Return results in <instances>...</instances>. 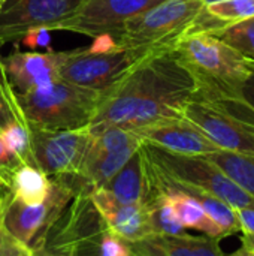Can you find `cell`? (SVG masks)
<instances>
[{
	"instance_id": "1",
	"label": "cell",
	"mask_w": 254,
	"mask_h": 256,
	"mask_svg": "<svg viewBox=\"0 0 254 256\" xmlns=\"http://www.w3.org/2000/svg\"><path fill=\"white\" fill-rule=\"evenodd\" d=\"M196 94V81L174 46L160 48L139 62L124 78L100 93L88 128L115 126L126 130L181 118Z\"/></svg>"
},
{
	"instance_id": "2",
	"label": "cell",
	"mask_w": 254,
	"mask_h": 256,
	"mask_svg": "<svg viewBox=\"0 0 254 256\" xmlns=\"http://www.w3.org/2000/svg\"><path fill=\"white\" fill-rule=\"evenodd\" d=\"M196 81V93H235L253 74L234 46L210 33L183 34L174 45Z\"/></svg>"
},
{
	"instance_id": "3",
	"label": "cell",
	"mask_w": 254,
	"mask_h": 256,
	"mask_svg": "<svg viewBox=\"0 0 254 256\" xmlns=\"http://www.w3.org/2000/svg\"><path fill=\"white\" fill-rule=\"evenodd\" d=\"M15 100L25 128L69 130L91 123L100 93L55 80L33 92L15 93Z\"/></svg>"
},
{
	"instance_id": "4",
	"label": "cell",
	"mask_w": 254,
	"mask_h": 256,
	"mask_svg": "<svg viewBox=\"0 0 254 256\" xmlns=\"http://www.w3.org/2000/svg\"><path fill=\"white\" fill-rule=\"evenodd\" d=\"M76 194L79 192L72 176H61L51 178L49 195L37 206H24L9 194L0 196V228L31 254H36L43 249L49 231Z\"/></svg>"
},
{
	"instance_id": "5",
	"label": "cell",
	"mask_w": 254,
	"mask_h": 256,
	"mask_svg": "<svg viewBox=\"0 0 254 256\" xmlns=\"http://www.w3.org/2000/svg\"><path fill=\"white\" fill-rule=\"evenodd\" d=\"M142 150L159 176L166 182L216 196L235 210L254 207V198L231 182L207 158L178 154L147 142L142 144Z\"/></svg>"
},
{
	"instance_id": "6",
	"label": "cell",
	"mask_w": 254,
	"mask_h": 256,
	"mask_svg": "<svg viewBox=\"0 0 254 256\" xmlns=\"http://www.w3.org/2000/svg\"><path fill=\"white\" fill-rule=\"evenodd\" d=\"M160 48H124L111 50L76 48L57 52L58 78L73 86L105 92L124 78L148 54Z\"/></svg>"
},
{
	"instance_id": "7",
	"label": "cell",
	"mask_w": 254,
	"mask_h": 256,
	"mask_svg": "<svg viewBox=\"0 0 254 256\" xmlns=\"http://www.w3.org/2000/svg\"><path fill=\"white\" fill-rule=\"evenodd\" d=\"M202 6V0H165L126 21L112 38L124 48H171Z\"/></svg>"
},
{
	"instance_id": "8",
	"label": "cell",
	"mask_w": 254,
	"mask_h": 256,
	"mask_svg": "<svg viewBox=\"0 0 254 256\" xmlns=\"http://www.w3.org/2000/svg\"><path fill=\"white\" fill-rule=\"evenodd\" d=\"M27 129L33 166L43 171L48 177L75 176L79 172L91 140L88 126L69 130Z\"/></svg>"
},
{
	"instance_id": "9",
	"label": "cell",
	"mask_w": 254,
	"mask_h": 256,
	"mask_svg": "<svg viewBox=\"0 0 254 256\" xmlns=\"http://www.w3.org/2000/svg\"><path fill=\"white\" fill-rule=\"evenodd\" d=\"M183 117L198 126L220 150L254 156V124L222 106L193 98L184 106Z\"/></svg>"
},
{
	"instance_id": "10",
	"label": "cell",
	"mask_w": 254,
	"mask_h": 256,
	"mask_svg": "<svg viewBox=\"0 0 254 256\" xmlns=\"http://www.w3.org/2000/svg\"><path fill=\"white\" fill-rule=\"evenodd\" d=\"M165 0H82L79 6L52 30H66L96 38L114 36L130 18L147 12Z\"/></svg>"
},
{
	"instance_id": "11",
	"label": "cell",
	"mask_w": 254,
	"mask_h": 256,
	"mask_svg": "<svg viewBox=\"0 0 254 256\" xmlns=\"http://www.w3.org/2000/svg\"><path fill=\"white\" fill-rule=\"evenodd\" d=\"M82 0H1L0 46L19 40L25 32L45 27L49 32L67 18Z\"/></svg>"
},
{
	"instance_id": "12",
	"label": "cell",
	"mask_w": 254,
	"mask_h": 256,
	"mask_svg": "<svg viewBox=\"0 0 254 256\" xmlns=\"http://www.w3.org/2000/svg\"><path fill=\"white\" fill-rule=\"evenodd\" d=\"M90 201L100 219L106 224L108 231L127 243L135 244L154 236L148 206L120 204L106 188L93 189L90 192Z\"/></svg>"
},
{
	"instance_id": "13",
	"label": "cell",
	"mask_w": 254,
	"mask_h": 256,
	"mask_svg": "<svg viewBox=\"0 0 254 256\" xmlns=\"http://www.w3.org/2000/svg\"><path fill=\"white\" fill-rule=\"evenodd\" d=\"M135 134L147 144L160 147L163 150L187 154L207 156L220 150L207 135L192 122L181 118L163 120L135 130Z\"/></svg>"
},
{
	"instance_id": "14",
	"label": "cell",
	"mask_w": 254,
	"mask_h": 256,
	"mask_svg": "<svg viewBox=\"0 0 254 256\" xmlns=\"http://www.w3.org/2000/svg\"><path fill=\"white\" fill-rule=\"evenodd\" d=\"M1 63L10 88L16 94L45 87L58 78L57 52H21L15 51L1 57Z\"/></svg>"
},
{
	"instance_id": "15",
	"label": "cell",
	"mask_w": 254,
	"mask_h": 256,
	"mask_svg": "<svg viewBox=\"0 0 254 256\" xmlns=\"http://www.w3.org/2000/svg\"><path fill=\"white\" fill-rule=\"evenodd\" d=\"M103 188H106L120 204L126 206H150L160 195L142 146Z\"/></svg>"
},
{
	"instance_id": "16",
	"label": "cell",
	"mask_w": 254,
	"mask_h": 256,
	"mask_svg": "<svg viewBox=\"0 0 254 256\" xmlns=\"http://www.w3.org/2000/svg\"><path fill=\"white\" fill-rule=\"evenodd\" d=\"M142 243L156 256H225L220 240L208 236H153Z\"/></svg>"
},
{
	"instance_id": "17",
	"label": "cell",
	"mask_w": 254,
	"mask_h": 256,
	"mask_svg": "<svg viewBox=\"0 0 254 256\" xmlns=\"http://www.w3.org/2000/svg\"><path fill=\"white\" fill-rule=\"evenodd\" d=\"M151 170H153V166H151ZM153 176H154V171H153ZM154 182H156V186L159 188V190L166 192V195L169 196V200H171V202H172V206L175 208V213L178 216V220L181 222V225L186 230L187 228L196 230V231H201L205 236L217 238V240L223 238L219 226L210 219V216L205 213L204 207L201 206V202L198 200H195L192 195H189V194H186L183 190L162 186L156 180V176H154Z\"/></svg>"
},
{
	"instance_id": "18",
	"label": "cell",
	"mask_w": 254,
	"mask_h": 256,
	"mask_svg": "<svg viewBox=\"0 0 254 256\" xmlns=\"http://www.w3.org/2000/svg\"><path fill=\"white\" fill-rule=\"evenodd\" d=\"M9 195L24 206H37L46 200L51 190V178L36 166L22 164L9 180Z\"/></svg>"
},
{
	"instance_id": "19",
	"label": "cell",
	"mask_w": 254,
	"mask_h": 256,
	"mask_svg": "<svg viewBox=\"0 0 254 256\" xmlns=\"http://www.w3.org/2000/svg\"><path fill=\"white\" fill-rule=\"evenodd\" d=\"M204 158L216 165L240 189L254 198V156L217 150Z\"/></svg>"
},
{
	"instance_id": "20",
	"label": "cell",
	"mask_w": 254,
	"mask_h": 256,
	"mask_svg": "<svg viewBox=\"0 0 254 256\" xmlns=\"http://www.w3.org/2000/svg\"><path fill=\"white\" fill-rule=\"evenodd\" d=\"M150 218L154 236H181L186 234V228L178 220L175 208L166 195V192L160 190V195L148 206Z\"/></svg>"
},
{
	"instance_id": "21",
	"label": "cell",
	"mask_w": 254,
	"mask_h": 256,
	"mask_svg": "<svg viewBox=\"0 0 254 256\" xmlns=\"http://www.w3.org/2000/svg\"><path fill=\"white\" fill-rule=\"evenodd\" d=\"M249 60H254V16L213 33Z\"/></svg>"
},
{
	"instance_id": "22",
	"label": "cell",
	"mask_w": 254,
	"mask_h": 256,
	"mask_svg": "<svg viewBox=\"0 0 254 256\" xmlns=\"http://www.w3.org/2000/svg\"><path fill=\"white\" fill-rule=\"evenodd\" d=\"M205 6V4H204ZM205 9L217 18L225 28L254 16V0H223L207 4Z\"/></svg>"
},
{
	"instance_id": "23",
	"label": "cell",
	"mask_w": 254,
	"mask_h": 256,
	"mask_svg": "<svg viewBox=\"0 0 254 256\" xmlns=\"http://www.w3.org/2000/svg\"><path fill=\"white\" fill-rule=\"evenodd\" d=\"M0 135L10 153H13L22 164L33 166L30 134H28V129L22 123H12L6 126L0 132Z\"/></svg>"
},
{
	"instance_id": "24",
	"label": "cell",
	"mask_w": 254,
	"mask_h": 256,
	"mask_svg": "<svg viewBox=\"0 0 254 256\" xmlns=\"http://www.w3.org/2000/svg\"><path fill=\"white\" fill-rule=\"evenodd\" d=\"M12 123L24 124L16 100H15V93L9 86L4 68L1 63V56H0V132Z\"/></svg>"
},
{
	"instance_id": "25",
	"label": "cell",
	"mask_w": 254,
	"mask_h": 256,
	"mask_svg": "<svg viewBox=\"0 0 254 256\" xmlns=\"http://www.w3.org/2000/svg\"><path fill=\"white\" fill-rule=\"evenodd\" d=\"M99 256H132V244L108 231L99 243Z\"/></svg>"
},
{
	"instance_id": "26",
	"label": "cell",
	"mask_w": 254,
	"mask_h": 256,
	"mask_svg": "<svg viewBox=\"0 0 254 256\" xmlns=\"http://www.w3.org/2000/svg\"><path fill=\"white\" fill-rule=\"evenodd\" d=\"M21 165H22V162L13 153L9 152V148L6 147V144L3 142L1 135H0V178H1L0 186L7 189L12 172Z\"/></svg>"
},
{
	"instance_id": "27",
	"label": "cell",
	"mask_w": 254,
	"mask_h": 256,
	"mask_svg": "<svg viewBox=\"0 0 254 256\" xmlns=\"http://www.w3.org/2000/svg\"><path fill=\"white\" fill-rule=\"evenodd\" d=\"M21 44L25 48H31V50H37V48H45L48 51H52L51 48V33L48 28L45 27H36V28H30L28 32H25V34L19 39Z\"/></svg>"
},
{
	"instance_id": "28",
	"label": "cell",
	"mask_w": 254,
	"mask_h": 256,
	"mask_svg": "<svg viewBox=\"0 0 254 256\" xmlns=\"http://www.w3.org/2000/svg\"><path fill=\"white\" fill-rule=\"evenodd\" d=\"M231 94H237L241 100H244L250 108L254 110V70L253 74L241 84V87L235 93H231Z\"/></svg>"
},
{
	"instance_id": "29",
	"label": "cell",
	"mask_w": 254,
	"mask_h": 256,
	"mask_svg": "<svg viewBox=\"0 0 254 256\" xmlns=\"http://www.w3.org/2000/svg\"><path fill=\"white\" fill-rule=\"evenodd\" d=\"M237 216L240 220L241 232H247L254 236V207H244L237 210Z\"/></svg>"
},
{
	"instance_id": "30",
	"label": "cell",
	"mask_w": 254,
	"mask_h": 256,
	"mask_svg": "<svg viewBox=\"0 0 254 256\" xmlns=\"http://www.w3.org/2000/svg\"><path fill=\"white\" fill-rule=\"evenodd\" d=\"M132 256H156L142 242L132 244Z\"/></svg>"
},
{
	"instance_id": "31",
	"label": "cell",
	"mask_w": 254,
	"mask_h": 256,
	"mask_svg": "<svg viewBox=\"0 0 254 256\" xmlns=\"http://www.w3.org/2000/svg\"><path fill=\"white\" fill-rule=\"evenodd\" d=\"M231 256H254V250L253 249H250L247 244L243 243V246H241L238 250H235Z\"/></svg>"
},
{
	"instance_id": "32",
	"label": "cell",
	"mask_w": 254,
	"mask_h": 256,
	"mask_svg": "<svg viewBox=\"0 0 254 256\" xmlns=\"http://www.w3.org/2000/svg\"><path fill=\"white\" fill-rule=\"evenodd\" d=\"M241 242H243L244 244H247L250 249H253L254 250V236H252V234H247V232H243V236H241Z\"/></svg>"
},
{
	"instance_id": "33",
	"label": "cell",
	"mask_w": 254,
	"mask_h": 256,
	"mask_svg": "<svg viewBox=\"0 0 254 256\" xmlns=\"http://www.w3.org/2000/svg\"><path fill=\"white\" fill-rule=\"evenodd\" d=\"M247 63H249L250 69H252V70H254V60H249V58H247Z\"/></svg>"
},
{
	"instance_id": "34",
	"label": "cell",
	"mask_w": 254,
	"mask_h": 256,
	"mask_svg": "<svg viewBox=\"0 0 254 256\" xmlns=\"http://www.w3.org/2000/svg\"><path fill=\"white\" fill-rule=\"evenodd\" d=\"M34 256H55V255H49V254H33Z\"/></svg>"
},
{
	"instance_id": "35",
	"label": "cell",
	"mask_w": 254,
	"mask_h": 256,
	"mask_svg": "<svg viewBox=\"0 0 254 256\" xmlns=\"http://www.w3.org/2000/svg\"><path fill=\"white\" fill-rule=\"evenodd\" d=\"M0 214H1V206H0Z\"/></svg>"
},
{
	"instance_id": "36",
	"label": "cell",
	"mask_w": 254,
	"mask_h": 256,
	"mask_svg": "<svg viewBox=\"0 0 254 256\" xmlns=\"http://www.w3.org/2000/svg\"><path fill=\"white\" fill-rule=\"evenodd\" d=\"M0 184H1V178H0Z\"/></svg>"
},
{
	"instance_id": "37",
	"label": "cell",
	"mask_w": 254,
	"mask_h": 256,
	"mask_svg": "<svg viewBox=\"0 0 254 256\" xmlns=\"http://www.w3.org/2000/svg\"><path fill=\"white\" fill-rule=\"evenodd\" d=\"M0 4H1V0H0Z\"/></svg>"
},
{
	"instance_id": "38",
	"label": "cell",
	"mask_w": 254,
	"mask_h": 256,
	"mask_svg": "<svg viewBox=\"0 0 254 256\" xmlns=\"http://www.w3.org/2000/svg\"><path fill=\"white\" fill-rule=\"evenodd\" d=\"M30 256H34V255H30Z\"/></svg>"
}]
</instances>
